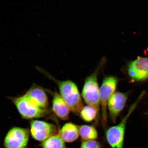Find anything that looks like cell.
I'll use <instances>...</instances> for the list:
<instances>
[{
	"mask_svg": "<svg viewBox=\"0 0 148 148\" xmlns=\"http://www.w3.org/2000/svg\"><path fill=\"white\" fill-rule=\"evenodd\" d=\"M41 146L42 148H66L65 142L59 132L42 142Z\"/></svg>",
	"mask_w": 148,
	"mask_h": 148,
	"instance_id": "15",
	"label": "cell"
},
{
	"mask_svg": "<svg viewBox=\"0 0 148 148\" xmlns=\"http://www.w3.org/2000/svg\"><path fill=\"white\" fill-rule=\"evenodd\" d=\"M107 63L106 57L101 59L94 71L85 79L81 96L87 105L95 108L99 113L100 110L98 79L99 74L104 69Z\"/></svg>",
	"mask_w": 148,
	"mask_h": 148,
	"instance_id": "2",
	"label": "cell"
},
{
	"mask_svg": "<svg viewBox=\"0 0 148 148\" xmlns=\"http://www.w3.org/2000/svg\"><path fill=\"white\" fill-rule=\"evenodd\" d=\"M30 125L31 136L39 141L43 142L59 132L55 125L45 121L33 120Z\"/></svg>",
	"mask_w": 148,
	"mask_h": 148,
	"instance_id": "7",
	"label": "cell"
},
{
	"mask_svg": "<svg viewBox=\"0 0 148 148\" xmlns=\"http://www.w3.org/2000/svg\"><path fill=\"white\" fill-rule=\"evenodd\" d=\"M99 113L94 107L86 105L83 106L79 112V115L83 121L87 123H90L98 118Z\"/></svg>",
	"mask_w": 148,
	"mask_h": 148,
	"instance_id": "14",
	"label": "cell"
},
{
	"mask_svg": "<svg viewBox=\"0 0 148 148\" xmlns=\"http://www.w3.org/2000/svg\"><path fill=\"white\" fill-rule=\"evenodd\" d=\"M119 79L115 76L109 75L103 79L99 88L100 104L101 109V122L106 129L107 123V105L110 97L116 92Z\"/></svg>",
	"mask_w": 148,
	"mask_h": 148,
	"instance_id": "4",
	"label": "cell"
},
{
	"mask_svg": "<svg viewBox=\"0 0 148 148\" xmlns=\"http://www.w3.org/2000/svg\"><path fill=\"white\" fill-rule=\"evenodd\" d=\"M15 105L24 119H31L44 117L49 112L48 110L40 108L29 101L24 95L9 98Z\"/></svg>",
	"mask_w": 148,
	"mask_h": 148,
	"instance_id": "5",
	"label": "cell"
},
{
	"mask_svg": "<svg viewBox=\"0 0 148 148\" xmlns=\"http://www.w3.org/2000/svg\"><path fill=\"white\" fill-rule=\"evenodd\" d=\"M145 94L143 92L137 99L130 107L128 112L118 125L106 129L105 136L107 142L112 148H123L126 126L130 116L136 108Z\"/></svg>",
	"mask_w": 148,
	"mask_h": 148,
	"instance_id": "3",
	"label": "cell"
},
{
	"mask_svg": "<svg viewBox=\"0 0 148 148\" xmlns=\"http://www.w3.org/2000/svg\"><path fill=\"white\" fill-rule=\"evenodd\" d=\"M29 131L21 127H14L7 133L4 140L5 148H26L28 143Z\"/></svg>",
	"mask_w": 148,
	"mask_h": 148,
	"instance_id": "6",
	"label": "cell"
},
{
	"mask_svg": "<svg viewBox=\"0 0 148 148\" xmlns=\"http://www.w3.org/2000/svg\"><path fill=\"white\" fill-rule=\"evenodd\" d=\"M127 92H116L108 102L107 110L111 121L116 123V119L123 110L127 99Z\"/></svg>",
	"mask_w": 148,
	"mask_h": 148,
	"instance_id": "9",
	"label": "cell"
},
{
	"mask_svg": "<svg viewBox=\"0 0 148 148\" xmlns=\"http://www.w3.org/2000/svg\"><path fill=\"white\" fill-rule=\"evenodd\" d=\"M80 148H101V145L95 140H86L83 141Z\"/></svg>",
	"mask_w": 148,
	"mask_h": 148,
	"instance_id": "16",
	"label": "cell"
},
{
	"mask_svg": "<svg viewBox=\"0 0 148 148\" xmlns=\"http://www.w3.org/2000/svg\"><path fill=\"white\" fill-rule=\"evenodd\" d=\"M35 68L37 71L43 74L57 84L60 95L65 101L70 110L74 114L79 115V112L84 106L82 97L76 84L70 79L59 80L40 66H36Z\"/></svg>",
	"mask_w": 148,
	"mask_h": 148,
	"instance_id": "1",
	"label": "cell"
},
{
	"mask_svg": "<svg viewBox=\"0 0 148 148\" xmlns=\"http://www.w3.org/2000/svg\"><path fill=\"white\" fill-rule=\"evenodd\" d=\"M61 138L64 142L71 143L79 137V126L71 122L65 124L59 131Z\"/></svg>",
	"mask_w": 148,
	"mask_h": 148,
	"instance_id": "12",
	"label": "cell"
},
{
	"mask_svg": "<svg viewBox=\"0 0 148 148\" xmlns=\"http://www.w3.org/2000/svg\"><path fill=\"white\" fill-rule=\"evenodd\" d=\"M79 135L83 141L97 139L98 134L97 129L92 126L82 125L79 126Z\"/></svg>",
	"mask_w": 148,
	"mask_h": 148,
	"instance_id": "13",
	"label": "cell"
},
{
	"mask_svg": "<svg viewBox=\"0 0 148 148\" xmlns=\"http://www.w3.org/2000/svg\"><path fill=\"white\" fill-rule=\"evenodd\" d=\"M24 95L36 106L48 110L49 102L45 90L40 87L33 85Z\"/></svg>",
	"mask_w": 148,
	"mask_h": 148,
	"instance_id": "10",
	"label": "cell"
},
{
	"mask_svg": "<svg viewBox=\"0 0 148 148\" xmlns=\"http://www.w3.org/2000/svg\"><path fill=\"white\" fill-rule=\"evenodd\" d=\"M129 77L132 80L142 81L148 79V57H138L127 66Z\"/></svg>",
	"mask_w": 148,
	"mask_h": 148,
	"instance_id": "8",
	"label": "cell"
},
{
	"mask_svg": "<svg viewBox=\"0 0 148 148\" xmlns=\"http://www.w3.org/2000/svg\"><path fill=\"white\" fill-rule=\"evenodd\" d=\"M53 96L52 110L59 119L66 121L69 119L70 109L60 94L57 92H51Z\"/></svg>",
	"mask_w": 148,
	"mask_h": 148,
	"instance_id": "11",
	"label": "cell"
}]
</instances>
